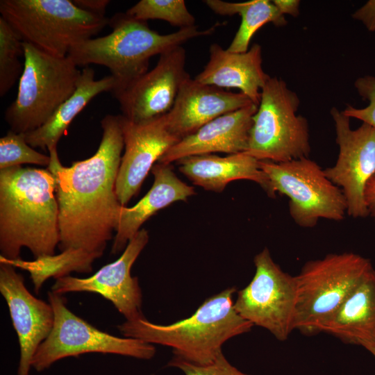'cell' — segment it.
<instances>
[{"label":"cell","mask_w":375,"mask_h":375,"mask_svg":"<svg viewBox=\"0 0 375 375\" xmlns=\"http://www.w3.org/2000/svg\"><path fill=\"white\" fill-rule=\"evenodd\" d=\"M235 287L206 299L190 317L168 325L152 323L145 317L117 326L126 338L172 347L174 356L194 364L211 363L229 339L249 332L253 325L235 310Z\"/></svg>","instance_id":"4"},{"label":"cell","mask_w":375,"mask_h":375,"mask_svg":"<svg viewBox=\"0 0 375 375\" xmlns=\"http://www.w3.org/2000/svg\"><path fill=\"white\" fill-rule=\"evenodd\" d=\"M56 182L48 169H0V251L10 260L25 247L35 258L55 254L60 243Z\"/></svg>","instance_id":"2"},{"label":"cell","mask_w":375,"mask_h":375,"mask_svg":"<svg viewBox=\"0 0 375 375\" xmlns=\"http://www.w3.org/2000/svg\"><path fill=\"white\" fill-rule=\"evenodd\" d=\"M365 201L370 216L375 223V174L368 181L365 189Z\"/></svg>","instance_id":"33"},{"label":"cell","mask_w":375,"mask_h":375,"mask_svg":"<svg viewBox=\"0 0 375 375\" xmlns=\"http://www.w3.org/2000/svg\"><path fill=\"white\" fill-rule=\"evenodd\" d=\"M168 365L180 369L183 375H249L231 365L222 352L208 365L194 364L176 356H174Z\"/></svg>","instance_id":"30"},{"label":"cell","mask_w":375,"mask_h":375,"mask_svg":"<svg viewBox=\"0 0 375 375\" xmlns=\"http://www.w3.org/2000/svg\"><path fill=\"white\" fill-rule=\"evenodd\" d=\"M121 116L124 153L119 168L115 192L119 203L126 206L139 192L154 163L179 140L170 133L166 115L139 123Z\"/></svg>","instance_id":"15"},{"label":"cell","mask_w":375,"mask_h":375,"mask_svg":"<svg viewBox=\"0 0 375 375\" xmlns=\"http://www.w3.org/2000/svg\"><path fill=\"white\" fill-rule=\"evenodd\" d=\"M153 183L149 192L135 206H122L111 253L125 249L128 242L140 230V226L158 210L178 201H186L194 194V189L181 181L174 174L171 164L157 162L151 169Z\"/></svg>","instance_id":"20"},{"label":"cell","mask_w":375,"mask_h":375,"mask_svg":"<svg viewBox=\"0 0 375 375\" xmlns=\"http://www.w3.org/2000/svg\"><path fill=\"white\" fill-rule=\"evenodd\" d=\"M354 87L360 97L368 101V105L361 108L347 105L342 111L350 119H357L375 128V76L365 75L358 78Z\"/></svg>","instance_id":"29"},{"label":"cell","mask_w":375,"mask_h":375,"mask_svg":"<svg viewBox=\"0 0 375 375\" xmlns=\"http://www.w3.org/2000/svg\"><path fill=\"white\" fill-rule=\"evenodd\" d=\"M126 13L135 19L147 21L160 19L179 29L196 26L195 18L183 0H141Z\"/></svg>","instance_id":"27"},{"label":"cell","mask_w":375,"mask_h":375,"mask_svg":"<svg viewBox=\"0 0 375 375\" xmlns=\"http://www.w3.org/2000/svg\"><path fill=\"white\" fill-rule=\"evenodd\" d=\"M336 142L339 153L334 166L324 169L326 176L339 187L345 197L347 214L365 218L369 212L365 201V189L375 174V128L362 123L352 129L350 118L333 107Z\"/></svg>","instance_id":"12"},{"label":"cell","mask_w":375,"mask_h":375,"mask_svg":"<svg viewBox=\"0 0 375 375\" xmlns=\"http://www.w3.org/2000/svg\"><path fill=\"white\" fill-rule=\"evenodd\" d=\"M177 162L182 174L206 190L221 192L230 182L246 179L260 185L269 197H276L269 178L260 167L259 160L246 152L225 157L214 154L192 156Z\"/></svg>","instance_id":"21"},{"label":"cell","mask_w":375,"mask_h":375,"mask_svg":"<svg viewBox=\"0 0 375 375\" xmlns=\"http://www.w3.org/2000/svg\"><path fill=\"white\" fill-rule=\"evenodd\" d=\"M352 17L369 31L375 32V0L367 1L352 14Z\"/></svg>","instance_id":"31"},{"label":"cell","mask_w":375,"mask_h":375,"mask_svg":"<svg viewBox=\"0 0 375 375\" xmlns=\"http://www.w3.org/2000/svg\"><path fill=\"white\" fill-rule=\"evenodd\" d=\"M115 88V81L111 76L95 80L94 71L90 67L81 70L76 88L53 115L38 128L24 133L26 142L33 148L44 151L57 149V144L75 117L89 102L104 92L111 93Z\"/></svg>","instance_id":"23"},{"label":"cell","mask_w":375,"mask_h":375,"mask_svg":"<svg viewBox=\"0 0 375 375\" xmlns=\"http://www.w3.org/2000/svg\"><path fill=\"white\" fill-rule=\"evenodd\" d=\"M365 349L375 358V343L366 347Z\"/></svg>","instance_id":"35"},{"label":"cell","mask_w":375,"mask_h":375,"mask_svg":"<svg viewBox=\"0 0 375 375\" xmlns=\"http://www.w3.org/2000/svg\"><path fill=\"white\" fill-rule=\"evenodd\" d=\"M321 332L363 348L375 343L374 267L365 274Z\"/></svg>","instance_id":"22"},{"label":"cell","mask_w":375,"mask_h":375,"mask_svg":"<svg viewBox=\"0 0 375 375\" xmlns=\"http://www.w3.org/2000/svg\"><path fill=\"white\" fill-rule=\"evenodd\" d=\"M97 258H99L98 256L83 249L70 248L60 253L40 256L31 261L21 258L10 260L0 256V262L27 271L34 285V291L38 293L44 283L50 278L56 280L69 276L73 272H91L92 264Z\"/></svg>","instance_id":"25"},{"label":"cell","mask_w":375,"mask_h":375,"mask_svg":"<svg viewBox=\"0 0 375 375\" xmlns=\"http://www.w3.org/2000/svg\"><path fill=\"white\" fill-rule=\"evenodd\" d=\"M0 13L22 42L59 57L67 56L74 46L109 22L70 0H1Z\"/></svg>","instance_id":"5"},{"label":"cell","mask_w":375,"mask_h":375,"mask_svg":"<svg viewBox=\"0 0 375 375\" xmlns=\"http://www.w3.org/2000/svg\"><path fill=\"white\" fill-rule=\"evenodd\" d=\"M24 56L23 42L6 21L0 17V96L3 97L20 78Z\"/></svg>","instance_id":"26"},{"label":"cell","mask_w":375,"mask_h":375,"mask_svg":"<svg viewBox=\"0 0 375 375\" xmlns=\"http://www.w3.org/2000/svg\"><path fill=\"white\" fill-rule=\"evenodd\" d=\"M186 53L182 46L160 55L156 66L115 98L122 115L133 122H144L167 114L183 83Z\"/></svg>","instance_id":"14"},{"label":"cell","mask_w":375,"mask_h":375,"mask_svg":"<svg viewBox=\"0 0 375 375\" xmlns=\"http://www.w3.org/2000/svg\"><path fill=\"white\" fill-rule=\"evenodd\" d=\"M112 31L103 37L92 38L74 46L68 56L77 66L90 64L106 67L115 81L114 97L149 70V60L156 55L186 42L212 34L222 24L200 30L197 26L160 34L146 21L119 12L109 19Z\"/></svg>","instance_id":"3"},{"label":"cell","mask_w":375,"mask_h":375,"mask_svg":"<svg viewBox=\"0 0 375 375\" xmlns=\"http://www.w3.org/2000/svg\"><path fill=\"white\" fill-rule=\"evenodd\" d=\"M252 103L240 92H229L190 77L182 85L172 109L166 114L167 126L180 140L218 117Z\"/></svg>","instance_id":"17"},{"label":"cell","mask_w":375,"mask_h":375,"mask_svg":"<svg viewBox=\"0 0 375 375\" xmlns=\"http://www.w3.org/2000/svg\"><path fill=\"white\" fill-rule=\"evenodd\" d=\"M207 6L216 14L231 16L239 15L241 23L230 45V52L244 53L256 32L267 23L276 26L286 25L283 15L272 1L251 0L245 2H228L222 0H206Z\"/></svg>","instance_id":"24"},{"label":"cell","mask_w":375,"mask_h":375,"mask_svg":"<svg viewBox=\"0 0 375 375\" xmlns=\"http://www.w3.org/2000/svg\"><path fill=\"white\" fill-rule=\"evenodd\" d=\"M51 157L36 151L26 141L24 133L9 130L0 139V169L21 166L22 164H34L47 167Z\"/></svg>","instance_id":"28"},{"label":"cell","mask_w":375,"mask_h":375,"mask_svg":"<svg viewBox=\"0 0 375 375\" xmlns=\"http://www.w3.org/2000/svg\"><path fill=\"white\" fill-rule=\"evenodd\" d=\"M259 165L274 194L278 192L290 199L289 212L299 226L314 227L319 219H344L347 205L342 190L315 161L301 158L282 162L259 160Z\"/></svg>","instance_id":"9"},{"label":"cell","mask_w":375,"mask_h":375,"mask_svg":"<svg viewBox=\"0 0 375 375\" xmlns=\"http://www.w3.org/2000/svg\"><path fill=\"white\" fill-rule=\"evenodd\" d=\"M257 109L258 106L252 103L218 117L180 140L157 162L171 164L186 157L217 152L228 155L246 152Z\"/></svg>","instance_id":"18"},{"label":"cell","mask_w":375,"mask_h":375,"mask_svg":"<svg viewBox=\"0 0 375 375\" xmlns=\"http://www.w3.org/2000/svg\"><path fill=\"white\" fill-rule=\"evenodd\" d=\"M47 297L53 310L54 322L33 358L31 366L38 372L62 358L85 353H114L145 360L154 356L156 348L152 344L101 331L73 313L62 295L51 291Z\"/></svg>","instance_id":"10"},{"label":"cell","mask_w":375,"mask_h":375,"mask_svg":"<svg viewBox=\"0 0 375 375\" xmlns=\"http://www.w3.org/2000/svg\"><path fill=\"white\" fill-rule=\"evenodd\" d=\"M262 62V48L258 44L246 52L233 53L214 43L209 48L208 62L194 79L222 89H239L258 106L261 90L270 78Z\"/></svg>","instance_id":"19"},{"label":"cell","mask_w":375,"mask_h":375,"mask_svg":"<svg viewBox=\"0 0 375 375\" xmlns=\"http://www.w3.org/2000/svg\"><path fill=\"white\" fill-rule=\"evenodd\" d=\"M149 233L140 229L128 242L120 257L103 266L87 278L66 276L56 280L51 292L63 295L68 292L99 294L115 306L126 320L144 317L142 294L138 278L132 276L131 267L149 241Z\"/></svg>","instance_id":"13"},{"label":"cell","mask_w":375,"mask_h":375,"mask_svg":"<svg viewBox=\"0 0 375 375\" xmlns=\"http://www.w3.org/2000/svg\"><path fill=\"white\" fill-rule=\"evenodd\" d=\"M73 2L83 10L97 15L105 16L106 7L110 1L108 0H73Z\"/></svg>","instance_id":"32"},{"label":"cell","mask_w":375,"mask_h":375,"mask_svg":"<svg viewBox=\"0 0 375 375\" xmlns=\"http://www.w3.org/2000/svg\"><path fill=\"white\" fill-rule=\"evenodd\" d=\"M24 62L16 99L5 119L15 133L42 126L75 91L81 71L68 56L47 53L23 42Z\"/></svg>","instance_id":"6"},{"label":"cell","mask_w":375,"mask_h":375,"mask_svg":"<svg viewBox=\"0 0 375 375\" xmlns=\"http://www.w3.org/2000/svg\"><path fill=\"white\" fill-rule=\"evenodd\" d=\"M272 2L283 15L297 17L299 15L301 1L299 0H274Z\"/></svg>","instance_id":"34"},{"label":"cell","mask_w":375,"mask_h":375,"mask_svg":"<svg viewBox=\"0 0 375 375\" xmlns=\"http://www.w3.org/2000/svg\"><path fill=\"white\" fill-rule=\"evenodd\" d=\"M102 138L95 153L64 167L57 149L49 151L54 176L60 251L81 249L101 257L117 228L122 206L115 184L124 147L121 115L101 121Z\"/></svg>","instance_id":"1"},{"label":"cell","mask_w":375,"mask_h":375,"mask_svg":"<svg viewBox=\"0 0 375 375\" xmlns=\"http://www.w3.org/2000/svg\"><path fill=\"white\" fill-rule=\"evenodd\" d=\"M372 268L369 259L352 252L329 253L306 262L296 276L294 330L308 335L321 333Z\"/></svg>","instance_id":"7"},{"label":"cell","mask_w":375,"mask_h":375,"mask_svg":"<svg viewBox=\"0 0 375 375\" xmlns=\"http://www.w3.org/2000/svg\"><path fill=\"white\" fill-rule=\"evenodd\" d=\"M255 274L238 292L234 308L253 326L269 331L278 340H286L294 331L297 288L296 276L285 272L265 247L253 259Z\"/></svg>","instance_id":"11"},{"label":"cell","mask_w":375,"mask_h":375,"mask_svg":"<svg viewBox=\"0 0 375 375\" xmlns=\"http://www.w3.org/2000/svg\"><path fill=\"white\" fill-rule=\"evenodd\" d=\"M0 291L8 304L18 336V375H28L38 348L52 330L53 308L49 303L35 297L26 287L23 276L13 266L5 262H0Z\"/></svg>","instance_id":"16"},{"label":"cell","mask_w":375,"mask_h":375,"mask_svg":"<svg viewBox=\"0 0 375 375\" xmlns=\"http://www.w3.org/2000/svg\"><path fill=\"white\" fill-rule=\"evenodd\" d=\"M299 105L298 95L283 79L270 76L261 90L246 153L274 162L308 158V123L297 114Z\"/></svg>","instance_id":"8"}]
</instances>
